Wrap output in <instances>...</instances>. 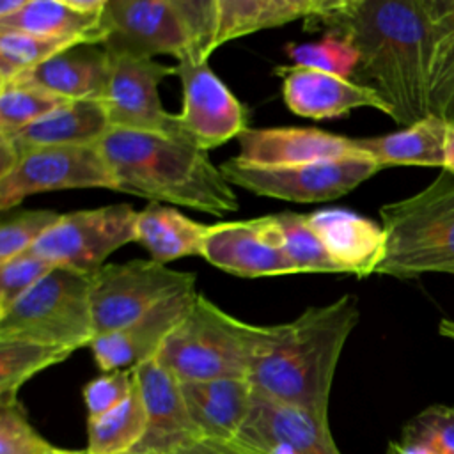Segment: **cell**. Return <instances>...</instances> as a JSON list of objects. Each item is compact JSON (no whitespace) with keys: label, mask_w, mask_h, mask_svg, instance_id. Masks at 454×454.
I'll use <instances>...</instances> for the list:
<instances>
[{"label":"cell","mask_w":454,"mask_h":454,"mask_svg":"<svg viewBox=\"0 0 454 454\" xmlns=\"http://www.w3.org/2000/svg\"><path fill=\"white\" fill-rule=\"evenodd\" d=\"M307 30L349 41L358 73L403 128L431 115L434 35L426 0H325Z\"/></svg>","instance_id":"obj_1"},{"label":"cell","mask_w":454,"mask_h":454,"mask_svg":"<svg viewBox=\"0 0 454 454\" xmlns=\"http://www.w3.org/2000/svg\"><path fill=\"white\" fill-rule=\"evenodd\" d=\"M358 319L356 296L344 294L332 303L305 309L293 321L268 325L248 374L254 390L328 415L333 374Z\"/></svg>","instance_id":"obj_2"},{"label":"cell","mask_w":454,"mask_h":454,"mask_svg":"<svg viewBox=\"0 0 454 454\" xmlns=\"http://www.w3.org/2000/svg\"><path fill=\"white\" fill-rule=\"evenodd\" d=\"M115 192L223 216L238 209L232 184L206 151L168 135L110 129L98 142Z\"/></svg>","instance_id":"obj_3"},{"label":"cell","mask_w":454,"mask_h":454,"mask_svg":"<svg viewBox=\"0 0 454 454\" xmlns=\"http://www.w3.org/2000/svg\"><path fill=\"white\" fill-rule=\"evenodd\" d=\"M380 216L387 250L376 273L401 280L454 275V174L442 168L419 193L381 206Z\"/></svg>","instance_id":"obj_4"},{"label":"cell","mask_w":454,"mask_h":454,"mask_svg":"<svg viewBox=\"0 0 454 454\" xmlns=\"http://www.w3.org/2000/svg\"><path fill=\"white\" fill-rule=\"evenodd\" d=\"M268 325L245 323L197 293L186 317L167 337L156 360L181 383L247 378Z\"/></svg>","instance_id":"obj_5"},{"label":"cell","mask_w":454,"mask_h":454,"mask_svg":"<svg viewBox=\"0 0 454 454\" xmlns=\"http://www.w3.org/2000/svg\"><path fill=\"white\" fill-rule=\"evenodd\" d=\"M96 339L90 275L55 268L0 314V340H30L76 351Z\"/></svg>","instance_id":"obj_6"},{"label":"cell","mask_w":454,"mask_h":454,"mask_svg":"<svg viewBox=\"0 0 454 454\" xmlns=\"http://www.w3.org/2000/svg\"><path fill=\"white\" fill-rule=\"evenodd\" d=\"M197 275L156 261L105 264L90 275V312L96 337L124 328L163 300L195 289Z\"/></svg>","instance_id":"obj_7"},{"label":"cell","mask_w":454,"mask_h":454,"mask_svg":"<svg viewBox=\"0 0 454 454\" xmlns=\"http://www.w3.org/2000/svg\"><path fill=\"white\" fill-rule=\"evenodd\" d=\"M231 184L287 202L335 200L383 170L371 156H348L293 167H257L231 158L220 165Z\"/></svg>","instance_id":"obj_8"},{"label":"cell","mask_w":454,"mask_h":454,"mask_svg":"<svg viewBox=\"0 0 454 454\" xmlns=\"http://www.w3.org/2000/svg\"><path fill=\"white\" fill-rule=\"evenodd\" d=\"M137 215L129 204L64 213L32 247V252L57 268L94 275L108 255L135 241Z\"/></svg>","instance_id":"obj_9"},{"label":"cell","mask_w":454,"mask_h":454,"mask_svg":"<svg viewBox=\"0 0 454 454\" xmlns=\"http://www.w3.org/2000/svg\"><path fill=\"white\" fill-rule=\"evenodd\" d=\"M101 28V46L110 55H172L177 62L193 57V37L181 0H106Z\"/></svg>","instance_id":"obj_10"},{"label":"cell","mask_w":454,"mask_h":454,"mask_svg":"<svg viewBox=\"0 0 454 454\" xmlns=\"http://www.w3.org/2000/svg\"><path fill=\"white\" fill-rule=\"evenodd\" d=\"M74 188H115L99 145L34 147L25 151L14 168L0 177V211H9L34 193Z\"/></svg>","instance_id":"obj_11"},{"label":"cell","mask_w":454,"mask_h":454,"mask_svg":"<svg viewBox=\"0 0 454 454\" xmlns=\"http://www.w3.org/2000/svg\"><path fill=\"white\" fill-rule=\"evenodd\" d=\"M170 74H176V66L154 59L110 55V74L101 99L110 128L181 138L176 114L163 108L158 94L160 83Z\"/></svg>","instance_id":"obj_12"},{"label":"cell","mask_w":454,"mask_h":454,"mask_svg":"<svg viewBox=\"0 0 454 454\" xmlns=\"http://www.w3.org/2000/svg\"><path fill=\"white\" fill-rule=\"evenodd\" d=\"M176 76L183 85V106L176 114L183 140L207 153L247 129L245 106L207 62L181 60L176 64Z\"/></svg>","instance_id":"obj_13"},{"label":"cell","mask_w":454,"mask_h":454,"mask_svg":"<svg viewBox=\"0 0 454 454\" xmlns=\"http://www.w3.org/2000/svg\"><path fill=\"white\" fill-rule=\"evenodd\" d=\"M247 454H342L328 415L254 392L250 413L232 440Z\"/></svg>","instance_id":"obj_14"},{"label":"cell","mask_w":454,"mask_h":454,"mask_svg":"<svg viewBox=\"0 0 454 454\" xmlns=\"http://www.w3.org/2000/svg\"><path fill=\"white\" fill-rule=\"evenodd\" d=\"M202 257L222 271L245 278L294 273L271 215L209 225Z\"/></svg>","instance_id":"obj_15"},{"label":"cell","mask_w":454,"mask_h":454,"mask_svg":"<svg viewBox=\"0 0 454 454\" xmlns=\"http://www.w3.org/2000/svg\"><path fill=\"white\" fill-rule=\"evenodd\" d=\"M135 374L145 404L147 427L133 454H174L202 438L188 411L181 381L172 372L153 358L135 367Z\"/></svg>","instance_id":"obj_16"},{"label":"cell","mask_w":454,"mask_h":454,"mask_svg":"<svg viewBox=\"0 0 454 454\" xmlns=\"http://www.w3.org/2000/svg\"><path fill=\"white\" fill-rule=\"evenodd\" d=\"M195 296L197 289L179 293L163 300L131 325L98 335L89 346L98 367L103 372H112L135 369L156 358L167 337L190 312Z\"/></svg>","instance_id":"obj_17"},{"label":"cell","mask_w":454,"mask_h":454,"mask_svg":"<svg viewBox=\"0 0 454 454\" xmlns=\"http://www.w3.org/2000/svg\"><path fill=\"white\" fill-rule=\"evenodd\" d=\"M238 158L257 167H293L362 156L355 138L317 128H247L238 137Z\"/></svg>","instance_id":"obj_18"},{"label":"cell","mask_w":454,"mask_h":454,"mask_svg":"<svg viewBox=\"0 0 454 454\" xmlns=\"http://www.w3.org/2000/svg\"><path fill=\"white\" fill-rule=\"evenodd\" d=\"M282 76V96L291 112L307 119H333L362 106L390 117V108L371 87L332 73L300 66L277 67Z\"/></svg>","instance_id":"obj_19"},{"label":"cell","mask_w":454,"mask_h":454,"mask_svg":"<svg viewBox=\"0 0 454 454\" xmlns=\"http://www.w3.org/2000/svg\"><path fill=\"white\" fill-rule=\"evenodd\" d=\"M307 220L342 273L369 277L378 271L387 250L381 225L342 207L307 213Z\"/></svg>","instance_id":"obj_20"},{"label":"cell","mask_w":454,"mask_h":454,"mask_svg":"<svg viewBox=\"0 0 454 454\" xmlns=\"http://www.w3.org/2000/svg\"><path fill=\"white\" fill-rule=\"evenodd\" d=\"M108 74V51L101 44H80L25 71L11 82L30 83L73 101H101L106 90Z\"/></svg>","instance_id":"obj_21"},{"label":"cell","mask_w":454,"mask_h":454,"mask_svg":"<svg viewBox=\"0 0 454 454\" xmlns=\"http://www.w3.org/2000/svg\"><path fill=\"white\" fill-rule=\"evenodd\" d=\"M181 390L202 438L220 442L238 436L255 392L247 378L186 381L181 383Z\"/></svg>","instance_id":"obj_22"},{"label":"cell","mask_w":454,"mask_h":454,"mask_svg":"<svg viewBox=\"0 0 454 454\" xmlns=\"http://www.w3.org/2000/svg\"><path fill=\"white\" fill-rule=\"evenodd\" d=\"M103 101L71 99L21 131L4 137L18 154L43 145L98 144L110 131Z\"/></svg>","instance_id":"obj_23"},{"label":"cell","mask_w":454,"mask_h":454,"mask_svg":"<svg viewBox=\"0 0 454 454\" xmlns=\"http://www.w3.org/2000/svg\"><path fill=\"white\" fill-rule=\"evenodd\" d=\"M449 122L436 115H427L399 131L355 138L356 147L371 156L381 168L397 165L443 167V144Z\"/></svg>","instance_id":"obj_24"},{"label":"cell","mask_w":454,"mask_h":454,"mask_svg":"<svg viewBox=\"0 0 454 454\" xmlns=\"http://www.w3.org/2000/svg\"><path fill=\"white\" fill-rule=\"evenodd\" d=\"M207 227L170 206L149 202L137 215L135 241L151 254L153 261L167 264L181 257H202Z\"/></svg>","instance_id":"obj_25"},{"label":"cell","mask_w":454,"mask_h":454,"mask_svg":"<svg viewBox=\"0 0 454 454\" xmlns=\"http://www.w3.org/2000/svg\"><path fill=\"white\" fill-rule=\"evenodd\" d=\"M325 0H216V28L213 51L238 37L307 20Z\"/></svg>","instance_id":"obj_26"},{"label":"cell","mask_w":454,"mask_h":454,"mask_svg":"<svg viewBox=\"0 0 454 454\" xmlns=\"http://www.w3.org/2000/svg\"><path fill=\"white\" fill-rule=\"evenodd\" d=\"M101 14H82L67 0H27L16 14L0 20V30L43 37H74L89 44H101L105 37Z\"/></svg>","instance_id":"obj_27"},{"label":"cell","mask_w":454,"mask_h":454,"mask_svg":"<svg viewBox=\"0 0 454 454\" xmlns=\"http://www.w3.org/2000/svg\"><path fill=\"white\" fill-rule=\"evenodd\" d=\"M147 413L138 388L114 410L87 420V454H128L145 434Z\"/></svg>","instance_id":"obj_28"},{"label":"cell","mask_w":454,"mask_h":454,"mask_svg":"<svg viewBox=\"0 0 454 454\" xmlns=\"http://www.w3.org/2000/svg\"><path fill=\"white\" fill-rule=\"evenodd\" d=\"M74 351L30 340H0V406L18 403V390L37 372L64 362Z\"/></svg>","instance_id":"obj_29"},{"label":"cell","mask_w":454,"mask_h":454,"mask_svg":"<svg viewBox=\"0 0 454 454\" xmlns=\"http://www.w3.org/2000/svg\"><path fill=\"white\" fill-rule=\"evenodd\" d=\"M271 216L280 232L282 250L294 273H342L309 225L307 215L282 211Z\"/></svg>","instance_id":"obj_30"},{"label":"cell","mask_w":454,"mask_h":454,"mask_svg":"<svg viewBox=\"0 0 454 454\" xmlns=\"http://www.w3.org/2000/svg\"><path fill=\"white\" fill-rule=\"evenodd\" d=\"M89 44L74 37H43L14 30H0V83H7L51 57Z\"/></svg>","instance_id":"obj_31"},{"label":"cell","mask_w":454,"mask_h":454,"mask_svg":"<svg viewBox=\"0 0 454 454\" xmlns=\"http://www.w3.org/2000/svg\"><path fill=\"white\" fill-rule=\"evenodd\" d=\"M71 99L41 87L9 82L0 85V137H9L43 119Z\"/></svg>","instance_id":"obj_32"},{"label":"cell","mask_w":454,"mask_h":454,"mask_svg":"<svg viewBox=\"0 0 454 454\" xmlns=\"http://www.w3.org/2000/svg\"><path fill=\"white\" fill-rule=\"evenodd\" d=\"M286 53L294 66L332 73L342 78H351L360 60L358 51L349 41L330 34L314 43H291L286 46Z\"/></svg>","instance_id":"obj_33"},{"label":"cell","mask_w":454,"mask_h":454,"mask_svg":"<svg viewBox=\"0 0 454 454\" xmlns=\"http://www.w3.org/2000/svg\"><path fill=\"white\" fill-rule=\"evenodd\" d=\"M0 454H87L50 443L28 422L23 408L14 404L0 406Z\"/></svg>","instance_id":"obj_34"},{"label":"cell","mask_w":454,"mask_h":454,"mask_svg":"<svg viewBox=\"0 0 454 454\" xmlns=\"http://www.w3.org/2000/svg\"><path fill=\"white\" fill-rule=\"evenodd\" d=\"M62 215L51 209H32L4 218L0 225V262L32 250Z\"/></svg>","instance_id":"obj_35"},{"label":"cell","mask_w":454,"mask_h":454,"mask_svg":"<svg viewBox=\"0 0 454 454\" xmlns=\"http://www.w3.org/2000/svg\"><path fill=\"white\" fill-rule=\"evenodd\" d=\"M401 438L420 442L434 454H454V408L447 404L427 406L403 427Z\"/></svg>","instance_id":"obj_36"},{"label":"cell","mask_w":454,"mask_h":454,"mask_svg":"<svg viewBox=\"0 0 454 454\" xmlns=\"http://www.w3.org/2000/svg\"><path fill=\"white\" fill-rule=\"evenodd\" d=\"M55 268L32 250L0 262V314Z\"/></svg>","instance_id":"obj_37"},{"label":"cell","mask_w":454,"mask_h":454,"mask_svg":"<svg viewBox=\"0 0 454 454\" xmlns=\"http://www.w3.org/2000/svg\"><path fill=\"white\" fill-rule=\"evenodd\" d=\"M137 387L135 369H119L90 380L83 387V403L89 419L99 417L129 397Z\"/></svg>","instance_id":"obj_38"},{"label":"cell","mask_w":454,"mask_h":454,"mask_svg":"<svg viewBox=\"0 0 454 454\" xmlns=\"http://www.w3.org/2000/svg\"><path fill=\"white\" fill-rule=\"evenodd\" d=\"M426 4L434 35V85L438 76L454 60V0H426Z\"/></svg>","instance_id":"obj_39"},{"label":"cell","mask_w":454,"mask_h":454,"mask_svg":"<svg viewBox=\"0 0 454 454\" xmlns=\"http://www.w3.org/2000/svg\"><path fill=\"white\" fill-rule=\"evenodd\" d=\"M431 114L449 124H454V60L433 85Z\"/></svg>","instance_id":"obj_40"},{"label":"cell","mask_w":454,"mask_h":454,"mask_svg":"<svg viewBox=\"0 0 454 454\" xmlns=\"http://www.w3.org/2000/svg\"><path fill=\"white\" fill-rule=\"evenodd\" d=\"M174 454H247V452L241 450L232 440L220 442V440L200 438L190 445H184L183 449L176 450Z\"/></svg>","instance_id":"obj_41"},{"label":"cell","mask_w":454,"mask_h":454,"mask_svg":"<svg viewBox=\"0 0 454 454\" xmlns=\"http://www.w3.org/2000/svg\"><path fill=\"white\" fill-rule=\"evenodd\" d=\"M387 454H434L427 445L420 442H411V440H399V442H390Z\"/></svg>","instance_id":"obj_42"},{"label":"cell","mask_w":454,"mask_h":454,"mask_svg":"<svg viewBox=\"0 0 454 454\" xmlns=\"http://www.w3.org/2000/svg\"><path fill=\"white\" fill-rule=\"evenodd\" d=\"M443 170L454 174V124H449L443 144Z\"/></svg>","instance_id":"obj_43"},{"label":"cell","mask_w":454,"mask_h":454,"mask_svg":"<svg viewBox=\"0 0 454 454\" xmlns=\"http://www.w3.org/2000/svg\"><path fill=\"white\" fill-rule=\"evenodd\" d=\"M25 4H27V0H2L0 2V20L16 14Z\"/></svg>","instance_id":"obj_44"},{"label":"cell","mask_w":454,"mask_h":454,"mask_svg":"<svg viewBox=\"0 0 454 454\" xmlns=\"http://www.w3.org/2000/svg\"><path fill=\"white\" fill-rule=\"evenodd\" d=\"M438 332L442 337L454 340V321L452 319H442L438 325Z\"/></svg>","instance_id":"obj_45"},{"label":"cell","mask_w":454,"mask_h":454,"mask_svg":"<svg viewBox=\"0 0 454 454\" xmlns=\"http://www.w3.org/2000/svg\"><path fill=\"white\" fill-rule=\"evenodd\" d=\"M128 454H133V452H128Z\"/></svg>","instance_id":"obj_46"}]
</instances>
